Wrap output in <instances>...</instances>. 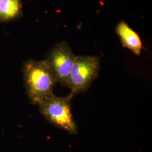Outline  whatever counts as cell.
Segmentation results:
<instances>
[{"label":"cell","mask_w":152,"mask_h":152,"mask_svg":"<svg viewBox=\"0 0 152 152\" xmlns=\"http://www.w3.org/2000/svg\"><path fill=\"white\" fill-rule=\"evenodd\" d=\"M22 72L27 95L33 104L39 105L54 94L58 82L45 59L27 60L23 64Z\"/></svg>","instance_id":"1"},{"label":"cell","mask_w":152,"mask_h":152,"mask_svg":"<svg viewBox=\"0 0 152 152\" xmlns=\"http://www.w3.org/2000/svg\"><path fill=\"white\" fill-rule=\"evenodd\" d=\"M72 99L68 95L59 97L53 94L38 105L40 113L51 124L69 134L75 135L78 127L72 113Z\"/></svg>","instance_id":"2"},{"label":"cell","mask_w":152,"mask_h":152,"mask_svg":"<svg viewBox=\"0 0 152 152\" xmlns=\"http://www.w3.org/2000/svg\"><path fill=\"white\" fill-rule=\"evenodd\" d=\"M100 58L97 56H77L71 69L66 86L71 90L72 99L77 94L86 92L99 76Z\"/></svg>","instance_id":"3"},{"label":"cell","mask_w":152,"mask_h":152,"mask_svg":"<svg viewBox=\"0 0 152 152\" xmlns=\"http://www.w3.org/2000/svg\"><path fill=\"white\" fill-rule=\"evenodd\" d=\"M76 55L66 41L56 44L46 54L45 60L53 71L58 83L66 86Z\"/></svg>","instance_id":"4"},{"label":"cell","mask_w":152,"mask_h":152,"mask_svg":"<svg viewBox=\"0 0 152 152\" xmlns=\"http://www.w3.org/2000/svg\"><path fill=\"white\" fill-rule=\"evenodd\" d=\"M115 32L119 36L124 48L131 51L134 54L140 55L143 45L139 35L124 22L121 21L115 28Z\"/></svg>","instance_id":"5"},{"label":"cell","mask_w":152,"mask_h":152,"mask_svg":"<svg viewBox=\"0 0 152 152\" xmlns=\"http://www.w3.org/2000/svg\"><path fill=\"white\" fill-rule=\"evenodd\" d=\"M22 15V0H0V22L15 20Z\"/></svg>","instance_id":"6"}]
</instances>
